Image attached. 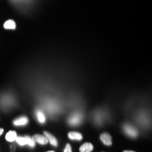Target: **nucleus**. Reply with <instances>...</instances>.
<instances>
[{
	"label": "nucleus",
	"instance_id": "7ed1b4c3",
	"mask_svg": "<svg viewBox=\"0 0 152 152\" xmlns=\"http://www.w3.org/2000/svg\"><path fill=\"white\" fill-rule=\"evenodd\" d=\"M82 115L80 113H75L68 120V123L71 125H77L81 123L82 121Z\"/></svg>",
	"mask_w": 152,
	"mask_h": 152
},
{
	"label": "nucleus",
	"instance_id": "9d476101",
	"mask_svg": "<svg viewBox=\"0 0 152 152\" xmlns=\"http://www.w3.org/2000/svg\"><path fill=\"white\" fill-rule=\"evenodd\" d=\"M68 137L73 140H82L83 135L80 132H71L68 133Z\"/></svg>",
	"mask_w": 152,
	"mask_h": 152
},
{
	"label": "nucleus",
	"instance_id": "39448f33",
	"mask_svg": "<svg viewBox=\"0 0 152 152\" xmlns=\"http://www.w3.org/2000/svg\"><path fill=\"white\" fill-rule=\"evenodd\" d=\"M100 140L106 146H111L112 144L111 136L108 133H103L100 135Z\"/></svg>",
	"mask_w": 152,
	"mask_h": 152
},
{
	"label": "nucleus",
	"instance_id": "4468645a",
	"mask_svg": "<svg viewBox=\"0 0 152 152\" xmlns=\"http://www.w3.org/2000/svg\"><path fill=\"white\" fill-rule=\"evenodd\" d=\"M4 132V130L2 128H0V135H1V134H3Z\"/></svg>",
	"mask_w": 152,
	"mask_h": 152
},
{
	"label": "nucleus",
	"instance_id": "6e6552de",
	"mask_svg": "<svg viewBox=\"0 0 152 152\" xmlns=\"http://www.w3.org/2000/svg\"><path fill=\"white\" fill-rule=\"evenodd\" d=\"M93 149H94V146L90 142H86L80 147V152H91Z\"/></svg>",
	"mask_w": 152,
	"mask_h": 152
},
{
	"label": "nucleus",
	"instance_id": "ddd939ff",
	"mask_svg": "<svg viewBox=\"0 0 152 152\" xmlns=\"http://www.w3.org/2000/svg\"><path fill=\"white\" fill-rule=\"evenodd\" d=\"M64 152H72V148L71 144H66V147L65 148V149H64Z\"/></svg>",
	"mask_w": 152,
	"mask_h": 152
},
{
	"label": "nucleus",
	"instance_id": "2eb2a0df",
	"mask_svg": "<svg viewBox=\"0 0 152 152\" xmlns=\"http://www.w3.org/2000/svg\"><path fill=\"white\" fill-rule=\"evenodd\" d=\"M123 152H135L134 151H123Z\"/></svg>",
	"mask_w": 152,
	"mask_h": 152
},
{
	"label": "nucleus",
	"instance_id": "f257e3e1",
	"mask_svg": "<svg viewBox=\"0 0 152 152\" xmlns=\"http://www.w3.org/2000/svg\"><path fill=\"white\" fill-rule=\"evenodd\" d=\"M16 142L20 146H24L28 144L30 147H34L35 145V142H34L33 138L26 135L25 137H17L16 139Z\"/></svg>",
	"mask_w": 152,
	"mask_h": 152
},
{
	"label": "nucleus",
	"instance_id": "9b49d317",
	"mask_svg": "<svg viewBox=\"0 0 152 152\" xmlns=\"http://www.w3.org/2000/svg\"><path fill=\"white\" fill-rule=\"evenodd\" d=\"M4 28L7 30H14L16 29V23L13 20H9L6 21L4 24Z\"/></svg>",
	"mask_w": 152,
	"mask_h": 152
},
{
	"label": "nucleus",
	"instance_id": "0eeeda50",
	"mask_svg": "<svg viewBox=\"0 0 152 152\" xmlns=\"http://www.w3.org/2000/svg\"><path fill=\"white\" fill-rule=\"evenodd\" d=\"M28 123V118L26 116L20 117L14 121V124L16 126H23L27 125Z\"/></svg>",
	"mask_w": 152,
	"mask_h": 152
},
{
	"label": "nucleus",
	"instance_id": "dca6fc26",
	"mask_svg": "<svg viewBox=\"0 0 152 152\" xmlns=\"http://www.w3.org/2000/svg\"><path fill=\"white\" fill-rule=\"evenodd\" d=\"M46 152H55L54 151H46Z\"/></svg>",
	"mask_w": 152,
	"mask_h": 152
},
{
	"label": "nucleus",
	"instance_id": "20e7f679",
	"mask_svg": "<svg viewBox=\"0 0 152 152\" xmlns=\"http://www.w3.org/2000/svg\"><path fill=\"white\" fill-rule=\"evenodd\" d=\"M33 140L34 142H37V143H39L40 144H42V145H45V144H47L48 143V140L45 135H41V134H35L33 137Z\"/></svg>",
	"mask_w": 152,
	"mask_h": 152
},
{
	"label": "nucleus",
	"instance_id": "f03ea898",
	"mask_svg": "<svg viewBox=\"0 0 152 152\" xmlns=\"http://www.w3.org/2000/svg\"><path fill=\"white\" fill-rule=\"evenodd\" d=\"M125 132L131 137H136L138 135V131L134 127L130 125H125L123 127Z\"/></svg>",
	"mask_w": 152,
	"mask_h": 152
},
{
	"label": "nucleus",
	"instance_id": "1a4fd4ad",
	"mask_svg": "<svg viewBox=\"0 0 152 152\" xmlns=\"http://www.w3.org/2000/svg\"><path fill=\"white\" fill-rule=\"evenodd\" d=\"M17 133L15 131H9V132L6 134V140L8 142H12L16 141L17 137Z\"/></svg>",
	"mask_w": 152,
	"mask_h": 152
},
{
	"label": "nucleus",
	"instance_id": "423d86ee",
	"mask_svg": "<svg viewBox=\"0 0 152 152\" xmlns=\"http://www.w3.org/2000/svg\"><path fill=\"white\" fill-rule=\"evenodd\" d=\"M44 135L46 137L47 140H48V142H49V143L52 144V145L54 146V147H57L58 146V141H57L56 138L54 135H52V134L47 132V131L44 132Z\"/></svg>",
	"mask_w": 152,
	"mask_h": 152
},
{
	"label": "nucleus",
	"instance_id": "f8f14e48",
	"mask_svg": "<svg viewBox=\"0 0 152 152\" xmlns=\"http://www.w3.org/2000/svg\"><path fill=\"white\" fill-rule=\"evenodd\" d=\"M37 115L38 121H39V122L42 123L45 122V120H46V118H45V115H44V113H42V112L40 111H38L37 112Z\"/></svg>",
	"mask_w": 152,
	"mask_h": 152
}]
</instances>
